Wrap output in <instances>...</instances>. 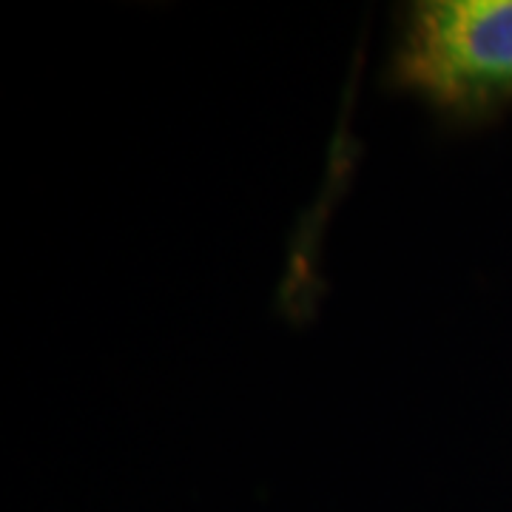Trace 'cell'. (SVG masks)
<instances>
[{
    "label": "cell",
    "mask_w": 512,
    "mask_h": 512,
    "mask_svg": "<svg viewBox=\"0 0 512 512\" xmlns=\"http://www.w3.org/2000/svg\"><path fill=\"white\" fill-rule=\"evenodd\" d=\"M404 86L450 111L512 94V0H430L416 6L399 52Z\"/></svg>",
    "instance_id": "1"
}]
</instances>
